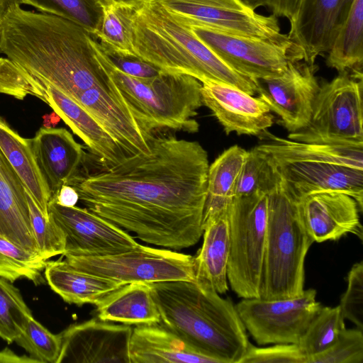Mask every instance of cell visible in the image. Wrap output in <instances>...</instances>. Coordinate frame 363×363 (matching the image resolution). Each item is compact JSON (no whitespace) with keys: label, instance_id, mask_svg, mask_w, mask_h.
<instances>
[{"label":"cell","instance_id":"cell-1","mask_svg":"<svg viewBox=\"0 0 363 363\" xmlns=\"http://www.w3.org/2000/svg\"><path fill=\"white\" fill-rule=\"evenodd\" d=\"M147 141L148 154L80 174L69 186L89 211L147 243L177 250L193 246L203 231L207 152L196 141L162 132Z\"/></svg>","mask_w":363,"mask_h":363},{"label":"cell","instance_id":"cell-2","mask_svg":"<svg viewBox=\"0 0 363 363\" xmlns=\"http://www.w3.org/2000/svg\"><path fill=\"white\" fill-rule=\"evenodd\" d=\"M93 37L72 21L14 3L1 19L0 54L97 116L124 99L99 60Z\"/></svg>","mask_w":363,"mask_h":363},{"label":"cell","instance_id":"cell-3","mask_svg":"<svg viewBox=\"0 0 363 363\" xmlns=\"http://www.w3.org/2000/svg\"><path fill=\"white\" fill-rule=\"evenodd\" d=\"M160 324L217 363H240L249 340L235 306L212 289L178 280L150 284Z\"/></svg>","mask_w":363,"mask_h":363},{"label":"cell","instance_id":"cell-4","mask_svg":"<svg viewBox=\"0 0 363 363\" xmlns=\"http://www.w3.org/2000/svg\"><path fill=\"white\" fill-rule=\"evenodd\" d=\"M132 42L136 56L162 72L190 75L256 93V79L235 72L156 0H131Z\"/></svg>","mask_w":363,"mask_h":363},{"label":"cell","instance_id":"cell-5","mask_svg":"<svg viewBox=\"0 0 363 363\" xmlns=\"http://www.w3.org/2000/svg\"><path fill=\"white\" fill-rule=\"evenodd\" d=\"M92 43L145 140L153 133L169 130L189 133L199 130L194 117L203 104L200 81L188 74L167 72L150 79L130 77L111 63L94 37Z\"/></svg>","mask_w":363,"mask_h":363},{"label":"cell","instance_id":"cell-6","mask_svg":"<svg viewBox=\"0 0 363 363\" xmlns=\"http://www.w3.org/2000/svg\"><path fill=\"white\" fill-rule=\"evenodd\" d=\"M267 194V237L259 298L294 297L304 290V261L314 240L277 169Z\"/></svg>","mask_w":363,"mask_h":363},{"label":"cell","instance_id":"cell-7","mask_svg":"<svg viewBox=\"0 0 363 363\" xmlns=\"http://www.w3.org/2000/svg\"><path fill=\"white\" fill-rule=\"evenodd\" d=\"M363 77L345 72L320 86L308 125L288 138L300 143L363 146Z\"/></svg>","mask_w":363,"mask_h":363},{"label":"cell","instance_id":"cell-8","mask_svg":"<svg viewBox=\"0 0 363 363\" xmlns=\"http://www.w3.org/2000/svg\"><path fill=\"white\" fill-rule=\"evenodd\" d=\"M228 217V281L238 297L259 298L267 237V193L235 197Z\"/></svg>","mask_w":363,"mask_h":363},{"label":"cell","instance_id":"cell-9","mask_svg":"<svg viewBox=\"0 0 363 363\" xmlns=\"http://www.w3.org/2000/svg\"><path fill=\"white\" fill-rule=\"evenodd\" d=\"M63 256L79 271L123 284L195 280L194 257L169 250L140 245L111 255Z\"/></svg>","mask_w":363,"mask_h":363},{"label":"cell","instance_id":"cell-10","mask_svg":"<svg viewBox=\"0 0 363 363\" xmlns=\"http://www.w3.org/2000/svg\"><path fill=\"white\" fill-rule=\"evenodd\" d=\"M321 306L316 291L309 289L286 298H243L235 308L246 330L258 345H264L298 344Z\"/></svg>","mask_w":363,"mask_h":363},{"label":"cell","instance_id":"cell-11","mask_svg":"<svg viewBox=\"0 0 363 363\" xmlns=\"http://www.w3.org/2000/svg\"><path fill=\"white\" fill-rule=\"evenodd\" d=\"M190 27H204L281 45L293 43L281 33L274 15L255 12L240 0H156Z\"/></svg>","mask_w":363,"mask_h":363},{"label":"cell","instance_id":"cell-12","mask_svg":"<svg viewBox=\"0 0 363 363\" xmlns=\"http://www.w3.org/2000/svg\"><path fill=\"white\" fill-rule=\"evenodd\" d=\"M191 28L228 66L252 79L279 76L289 62L303 60L300 48L294 43L281 45L204 27Z\"/></svg>","mask_w":363,"mask_h":363},{"label":"cell","instance_id":"cell-13","mask_svg":"<svg viewBox=\"0 0 363 363\" xmlns=\"http://www.w3.org/2000/svg\"><path fill=\"white\" fill-rule=\"evenodd\" d=\"M316 70L315 64L289 62L281 75L255 80L258 97L279 117L290 133L305 128L310 122L320 89Z\"/></svg>","mask_w":363,"mask_h":363},{"label":"cell","instance_id":"cell-14","mask_svg":"<svg viewBox=\"0 0 363 363\" xmlns=\"http://www.w3.org/2000/svg\"><path fill=\"white\" fill-rule=\"evenodd\" d=\"M48 213L65 235L62 255L106 256L140 245L124 230L86 208L66 207L50 200Z\"/></svg>","mask_w":363,"mask_h":363},{"label":"cell","instance_id":"cell-15","mask_svg":"<svg viewBox=\"0 0 363 363\" xmlns=\"http://www.w3.org/2000/svg\"><path fill=\"white\" fill-rule=\"evenodd\" d=\"M133 328L94 318L69 325L60 333L57 363H130L129 342Z\"/></svg>","mask_w":363,"mask_h":363},{"label":"cell","instance_id":"cell-16","mask_svg":"<svg viewBox=\"0 0 363 363\" xmlns=\"http://www.w3.org/2000/svg\"><path fill=\"white\" fill-rule=\"evenodd\" d=\"M268 157L294 199L317 191H340L353 197L362 211L363 169L319 160Z\"/></svg>","mask_w":363,"mask_h":363},{"label":"cell","instance_id":"cell-17","mask_svg":"<svg viewBox=\"0 0 363 363\" xmlns=\"http://www.w3.org/2000/svg\"><path fill=\"white\" fill-rule=\"evenodd\" d=\"M354 0H303L290 21L289 40L297 45L303 60L314 65L326 55L343 25Z\"/></svg>","mask_w":363,"mask_h":363},{"label":"cell","instance_id":"cell-18","mask_svg":"<svg viewBox=\"0 0 363 363\" xmlns=\"http://www.w3.org/2000/svg\"><path fill=\"white\" fill-rule=\"evenodd\" d=\"M295 199L300 216L314 242L337 240L347 233L362 239V210L349 194L317 191Z\"/></svg>","mask_w":363,"mask_h":363},{"label":"cell","instance_id":"cell-19","mask_svg":"<svg viewBox=\"0 0 363 363\" xmlns=\"http://www.w3.org/2000/svg\"><path fill=\"white\" fill-rule=\"evenodd\" d=\"M202 103L223 127L226 134L261 135L274 123L267 105L259 97L224 83L205 82L201 88Z\"/></svg>","mask_w":363,"mask_h":363},{"label":"cell","instance_id":"cell-20","mask_svg":"<svg viewBox=\"0 0 363 363\" xmlns=\"http://www.w3.org/2000/svg\"><path fill=\"white\" fill-rule=\"evenodd\" d=\"M29 141L51 199L81 174L84 152L65 128L43 127Z\"/></svg>","mask_w":363,"mask_h":363},{"label":"cell","instance_id":"cell-21","mask_svg":"<svg viewBox=\"0 0 363 363\" xmlns=\"http://www.w3.org/2000/svg\"><path fill=\"white\" fill-rule=\"evenodd\" d=\"M34 79L35 97L53 109L104 167L115 164L128 156L117 141L81 106L54 86Z\"/></svg>","mask_w":363,"mask_h":363},{"label":"cell","instance_id":"cell-22","mask_svg":"<svg viewBox=\"0 0 363 363\" xmlns=\"http://www.w3.org/2000/svg\"><path fill=\"white\" fill-rule=\"evenodd\" d=\"M130 363H217L160 323L133 328Z\"/></svg>","mask_w":363,"mask_h":363},{"label":"cell","instance_id":"cell-23","mask_svg":"<svg viewBox=\"0 0 363 363\" xmlns=\"http://www.w3.org/2000/svg\"><path fill=\"white\" fill-rule=\"evenodd\" d=\"M0 235L40 257L31 227L25 186L1 150Z\"/></svg>","mask_w":363,"mask_h":363},{"label":"cell","instance_id":"cell-24","mask_svg":"<svg viewBox=\"0 0 363 363\" xmlns=\"http://www.w3.org/2000/svg\"><path fill=\"white\" fill-rule=\"evenodd\" d=\"M203 245L194 261V282L219 294L228 289L227 267L230 250L228 211L213 216L202 223Z\"/></svg>","mask_w":363,"mask_h":363},{"label":"cell","instance_id":"cell-25","mask_svg":"<svg viewBox=\"0 0 363 363\" xmlns=\"http://www.w3.org/2000/svg\"><path fill=\"white\" fill-rule=\"evenodd\" d=\"M44 275L53 291L65 302L77 306H96L109 294L125 285L79 271L61 259L47 262Z\"/></svg>","mask_w":363,"mask_h":363},{"label":"cell","instance_id":"cell-26","mask_svg":"<svg viewBox=\"0 0 363 363\" xmlns=\"http://www.w3.org/2000/svg\"><path fill=\"white\" fill-rule=\"evenodd\" d=\"M102 320L125 325L160 323V314L150 284L131 283L122 286L96 305Z\"/></svg>","mask_w":363,"mask_h":363},{"label":"cell","instance_id":"cell-27","mask_svg":"<svg viewBox=\"0 0 363 363\" xmlns=\"http://www.w3.org/2000/svg\"><path fill=\"white\" fill-rule=\"evenodd\" d=\"M0 150L43 216L48 219L51 195L35 161L29 139L21 137L1 116Z\"/></svg>","mask_w":363,"mask_h":363},{"label":"cell","instance_id":"cell-28","mask_svg":"<svg viewBox=\"0 0 363 363\" xmlns=\"http://www.w3.org/2000/svg\"><path fill=\"white\" fill-rule=\"evenodd\" d=\"M247 152L235 145L223 151L208 167L202 223L209 217L228 211Z\"/></svg>","mask_w":363,"mask_h":363},{"label":"cell","instance_id":"cell-29","mask_svg":"<svg viewBox=\"0 0 363 363\" xmlns=\"http://www.w3.org/2000/svg\"><path fill=\"white\" fill-rule=\"evenodd\" d=\"M264 134L268 141L257 147L271 157L319 160L363 169V146L305 143Z\"/></svg>","mask_w":363,"mask_h":363},{"label":"cell","instance_id":"cell-30","mask_svg":"<svg viewBox=\"0 0 363 363\" xmlns=\"http://www.w3.org/2000/svg\"><path fill=\"white\" fill-rule=\"evenodd\" d=\"M326 55L328 67L363 77V0H354Z\"/></svg>","mask_w":363,"mask_h":363},{"label":"cell","instance_id":"cell-31","mask_svg":"<svg viewBox=\"0 0 363 363\" xmlns=\"http://www.w3.org/2000/svg\"><path fill=\"white\" fill-rule=\"evenodd\" d=\"M133 5L113 1L103 4V18L95 38L99 43L124 55H135L132 42Z\"/></svg>","mask_w":363,"mask_h":363},{"label":"cell","instance_id":"cell-32","mask_svg":"<svg viewBox=\"0 0 363 363\" xmlns=\"http://www.w3.org/2000/svg\"><path fill=\"white\" fill-rule=\"evenodd\" d=\"M21 4L30 5L40 13L72 21L94 37L100 28L103 18L101 0H21Z\"/></svg>","mask_w":363,"mask_h":363},{"label":"cell","instance_id":"cell-33","mask_svg":"<svg viewBox=\"0 0 363 363\" xmlns=\"http://www.w3.org/2000/svg\"><path fill=\"white\" fill-rule=\"evenodd\" d=\"M344 320L339 306H321L297 344L303 354L311 357L332 346L345 328Z\"/></svg>","mask_w":363,"mask_h":363},{"label":"cell","instance_id":"cell-34","mask_svg":"<svg viewBox=\"0 0 363 363\" xmlns=\"http://www.w3.org/2000/svg\"><path fill=\"white\" fill-rule=\"evenodd\" d=\"M47 260L15 245L0 235V277L14 282L27 279L35 284L44 283L42 272Z\"/></svg>","mask_w":363,"mask_h":363},{"label":"cell","instance_id":"cell-35","mask_svg":"<svg viewBox=\"0 0 363 363\" xmlns=\"http://www.w3.org/2000/svg\"><path fill=\"white\" fill-rule=\"evenodd\" d=\"M31 316L19 290L0 277V337L9 344L15 342Z\"/></svg>","mask_w":363,"mask_h":363},{"label":"cell","instance_id":"cell-36","mask_svg":"<svg viewBox=\"0 0 363 363\" xmlns=\"http://www.w3.org/2000/svg\"><path fill=\"white\" fill-rule=\"evenodd\" d=\"M275 167L268 156L257 147L248 151L239 175L235 197L267 192L275 174Z\"/></svg>","mask_w":363,"mask_h":363},{"label":"cell","instance_id":"cell-37","mask_svg":"<svg viewBox=\"0 0 363 363\" xmlns=\"http://www.w3.org/2000/svg\"><path fill=\"white\" fill-rule=\"evenodd\" d=\"M15 342L38 363H57L62 346L61 335L50 333L33 316Z\"/></svg>","mask_w":363,"mask_h":363},{"label":"cell","instance_id":"cell-38","mask_svg":"<svg viewBox=\"0 0 363 363\" xmlns=\"http://www.w3.org/2000/svg\"><path fill=\"white\" fill-rule=\"evenodd\" d=\"M30 219L40 257L48 260L65 251V235L53 218L43 216L31 196L26 191Z\"/></svg>","mask_w":363,"mask_h":363},{"label":"cell","instance_id":"cell-39","mask_svg":"<svg viewBox=\"0 0 363 363\" xmlns=\"http://www.w3.org/2000/svg\"><path fill=\"white\" fill-rule=\"evenodd\" d=\"M363 330L344 328L326 350L307 357L306 363H362Z\"/></svg>","mask_w":363,"mask_h":363},{"label":"cell","instance_id":"cell-40","mask_svg":"<svg viewBox=\"0 0 363 363\" xmlns=\"http://www.w3.org/2000/svg\"><path fill=\"white\" fill-rule=\"evenodd\" d=\"M347 287L339 305L344 318L363 330V262L353 264L348 272Z\"/></svg>","mask_w":363,"mask_h":363},{"label":"cell","instance_id":"cell-41","mask_svg":"<svg viewBox=\"0 0 363 363\" xmlns=\"http://www.w3.org/2000/svg\"><path fill=\"white\" fill-rule=\"evenodd\" d=\"M297 344H276L258 347L250 342L240 363H306Z\"/></svg>","mask_w":363,"mask_h":363},{"label":"cell","instance_id":"cell-42","mask_svg":"<svg viewBox=\"0 0 363 363\" xmlns=\"http://www.w3.org/2000/svg\"><path fill=\"white\" fill-rule=\"evenodd\" d=\"M31 77L7 57H0V93L23 100L33 96Z\"/></svg>","mask_w":363,"mask_h":363},{"label":"cell","instance_id":"cell-43","mask_svg":"<svg viewBox=\"0 0 363 363\" xmlns=\"http://www.w3.org/2000/svg\"><path fill=\"white\" fill-rule=\"evenodd\" d=\"M99 45L111 63L127 75L139 79H150L157 76L162 72L136 55H124L103 45L100 43Z\"/></svg>","mask_w":363,"mask_h":363},{"label":"cell","instance_id":"cell-44","mask_svg":"<svg viewBox=\"0 0 363 363\" xmlns=\"http://www.w3.org/2000/svg\"><path fill=\"white\" fill-rule=\"evenodd\" d=\"M303 0H276L273 15L292 21L298 13Z\"/></svg>","mask_w":363,"mask_h":363},{"label":"cell","instance_id":"cell-45","mask_svg":"<svg viewBox=\"0 0 363 363\" xmlns=\"http://www.w3.org/2000/svg\"><path fill=\"white\" fill-rule=\"evenodd\" d=\"M50 200L63 206L72 207L76 206L79 199L77 191L73 186L63 185Z\"/></svg>","mask_w":363,"mask_h":363},{"label":"cell","instance_id":"cell-46","mask_svg":"<svg viewBox=\"0 0 363 363\" xmlns=\"http://www.w3.org/2000/svg\"><path fill=\"white\" fill-rule=\"evenodd\" d=\"M38 363V361L26 355L19 356L9 348L0 351V363Z\"/></svg>","mask_w":363,"mask_h":363},{"label":"cell","instance_id":"cell-47","mask_svg":"<svg viewBox=\"0 0 363 363\" xmlns=\"http://www.w3.org/2000/svg\"><path fill=\"white\" fill-rule=\"evenodd\" d=\"M244 4L252 10L259 7H267L272 11L274 9L276 0H240Z\"/></svg>","mask_w":363,"mask_h":363},{"label":"cell","instance_id":"cell-48","mask_svg":"<svg viewBox=\"0 0 363 363\" xmlns=\"http://www.w3.org/2000/svg\"><path fill=\"white\" fill-rule=\"evenodd\" d=\"M14 3L21 5V0H0V16H4L8 8Z\"/></svg>","mask_w":363,"mask_h":363},{"label":"cell","instance_id":"cell-49","mask_svg":"<svg viewBox=\"0 0 363 363\" xmlns=\"http://www.w3.org/2000/svg\"><path fill=\"white\" fill-rule=\"evenodd\" d=\"M103 4L113 2V1H117V2H129L131 0H101Z\"/></svg>","mask_w":363,"mask_h":363},{"label":"cell","instance_id":"cell-50","mask_svg":"<svg viewBox=\"0 0 363 363\" xmlns=\"http://www.w3.org/2000/svg\"><path fill=\"white\" fill-rule=\"evenodd\" d=\"M2 16H0V23H1V19Z\"/></svg>","mask_w":363,"mask_h":363}]
</instances>
